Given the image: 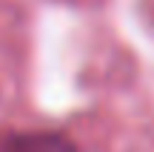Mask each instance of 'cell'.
<instances>
[{
	"instance_id": "1",
	"label": "cell",
	"mask_w": 154,
	"mask_h": 152,
	"mask_svg": "<svg viewBox=\"0 0 154 152\" xmlns=\"http://www.w3.org/2000/svg\"><path fill=\"white\" fill-rule=\"evenodd\" d=\"M0 152H77V147L54 132H9L0 135Z\"/></svg>"
}]
</instances>
